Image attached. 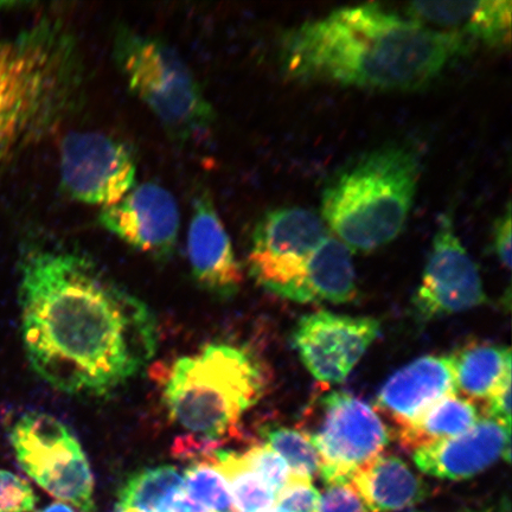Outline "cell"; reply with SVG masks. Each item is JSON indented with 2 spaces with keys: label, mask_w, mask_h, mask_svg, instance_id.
Listing matches in <instances>:
<instances>
[{
  "label": "cell",
  "mask_w": 512,
  "mask_h": 512,
  "mask_svg": "<svg viewBox=\"0 0 512 512\" xmlns=\"http://www.w3.org/2000/svg\"><path fill=\"white\" fill-rule=\"evenodd\" d=\"M19 299L30 366L61 392L106 395L156 354L158 325L150 307L74 249L31 252Z\"/></svg>",
  "instance_id": "cell-1"
},
{
  "label": "cell",
  "mask_w": 512,
  "mask_h": 512,
  "mask_svg": "<svg viewBox=\"0 0 512 512\" xmlns=\"http://www.w3.org/2000/svg\"><path fill=\"white\" fill-rule=\"evenodd\" d=\"M470 46L377 4L350 6L286 32L281 67L302 82L415 91Z\"/></svg>",
  "instance_id": "cell-2"
},
{
  "label": "cell",
  "mask_w": 512,
  "mask_h": 512,
  "mask_svg": "<svg viewBox=\"0 0 512 512\" xmlns=\"http://www.w3.org/2000/svg\"><path fill=\"white\" fill-rule=\"evenodd\" d=\"M83 92L78 40L57 19L0 43V147L53 130L78 110Z\"/></svg>",
  "instance_id": "cell-3"
},
{
  "label": "cell",
  "mask_w": 512,
  "mask_h": 512,
  "mask_svg": "<svg viewBox=\"0 0 512 512\" xmlns=\"http://www.w3.org/2000/svg\"><path fill=\"white\" fill-rule=\"evenodd\" d=\"M418 158L405 146H386L348 164L325 185L326 226L351 251L388 245L406 226L418 187Z\"/></svg>",
  "instance_id": "cell-4"
},
{
  "label": "cell",
  "mask_w": 512,
  "mask_h": 512,
  "mask_svg": "<svg viewBox=\"0 0 512 512\" xmlns=\"http://www.w3.org/2000/svg\"><path fill=\"white\" fill-rule=\"evenodd\" d=\"M265 389L264 373L248 352L211 344L172 364L163 396L171 418L189 437L213 441L233 430Z\"/></svg>",
  "instance_id": "cell-5"
},
{
  "label": "cell",
  "mask_w": 512,
  "mask_h": 512,
  "mask_svg": "<svg viewBox=\"0 0 512 512\" xmlns=\"http://www.w3.org/2000/svg\"><path fill=\"white\" fill-rule=\"evenodd\" d=\"M113 59L130 91L155 115L176 143H188L209 131L213 105L181 54L162 38L119 25Z\"/></svg>",
  "instance_id": "cell-6"
},
{
  "label": "cell",
  "mask_w": 512,
  "mask_h": 512,
  "mask_svg": "<svg viewBox=\"0 0 512 512\" xmlns=\"http://www.w3.org/2000/svg\"><path fill=\"white\" fill-rule=\"evenodd\" d=\"M306 434L320 458L326 485L350 482L358 467L379 456L390 432L375 408L345 392H331L309 408Z\"/></svg>",
  "instance_id": "cell-7"
},
{
  "label": "cell",
  "mask_w": 512,
  "mask_h": 512,
  "mask_svg": "<svg viewBox=\"0 0 512 512\" xmlns=\"http://www.w3.org/2000/svg\"><path fill=\"white\" fill-rule=\"evenodd\" d=\"M11 444L29 477L49 495L94 512V479L82 447L60 420L30 413L12 427Z\"/></svg>",
  "instance_id": "cell-8"
},
{
  "label": "cell",
  "mask_w": 512,
  "mask_h": 512,
  "mask_svg": "<svg viewBox=\"0 0 512 512\" xmlns=\"http://www.w3.org/2000/svg\"><path fill=\"white\" fill-rule=\"evenodd\" d=\"M330 235L326 223L309 209L268 211L252 235L249 273L265 290L294 302L307 262Z\"/></svg>",
  "instance_id": "cell-9"
},
{
  "label": "cell",
  "mask_w": 512,
  "mask_h": 512,
  "mask_svg": "<svg viewBox=\"0 0 512 512\" xmlns=\"http://www.w3.org/2000/svg\"><path fill=\"white\" fill-rule=\"evenodd\" d=\"M137 160L120 139L75 131L60 146L61 188L70 200L105 209L137 185Z\"/></svg>",
  "instance_id": "cell-10"
},
{
  "label": "cell",
  "mask_w": 512,
  "mask_h": 512,
  "mask_svg": "<svg viewBox=\"0 0 512 512\" xmlns=\"http://www.w3.org/2000/svg\"><path fill=\"white\" fill-rule=\"evenodd\" d=\"M486 302L476 262L454 230L452 217L443 215L434 235L421 285L413 299L422 322L457 315Z\"/></svg>",
  "instance_id": "cell-11"
},
{
  "label": "cell",
  "mask_w": 512,
  "mask_h": 512,
  "mask_svg": "<svg viewBox=\"0 0 512 512\" xmlns=\"http://www.w3.org/2000/svg\"><path fill=\"white\" fill-rule=\"evenodd\" d=\"M375 318L311 313L299 320L293 345L305 368L323 384L343 382L380 335Z\"/></svg>",
  "instance_id": "cell-12"
},
{
  "label": "cell",
  "mask_w": 512,
  "mask_h": 512,
  "mask_svg": "<svg viewBox=\"0 0 512 512\" xmlns=\"http://www.w3.org/2000/svg\"><path fill=\"white\" fill-rule=\"evenodd\" d=\"M99 223L140 253L165 260L176 251L181 211L168 189L147 182L137 184L113 206L101 209Z\"/></svg>",
  "instance_id": "cell-13"
},
{
  "label": "cell",
  "mask_w": 512,
  "mask_h": 512,
  "mask_svg": "<svg viewBox=\"0 0 512 512\" xmlns=\"http://www.w3.org/2000/svg\"><path fill=\"white\" fill-rule=\"evenodd\" d=\"M187 247L192 277L203 290L223 299L239 292L241 266L207 189L198 190L192 200Z\"/></svg>",
  "instance_id": "cell-14"
},
{
  "label": "cell",
  "mask_w": 512,
  "mask_h": 512,
  "mask_svg": "<svg viewBox=\"0 0 512 512\" xmlns=\"http://www.w3.org/2000/svg\"><path fill=\"white\" fill-rule=\"evenodd\" d=\"M511 430L489 418L480 419L469 431L413 452L421 472L439 479L464 480L505 459L510 462Z\"/></svg>",
  "instance_id": "cell-15"
},
{
  "label": "cell",
  "mask_w": 512,
  "mask_h": 512,
  "mask_svg": "<svg viewBox=\"0 0 512 512\" xmlns=\"http://www.w3.org/2000/svg\"><path fill=\"white\" fill-rule=\"evenodd\" d=\"M456 393L450 356L428 355L396 371L376 396L375 411L396 431L406 427L445 396Z\"/></svg>",
  "instance_id": "cell-16"
},
{
  "label": "cell",
  "mask_w": 512,
  "mask_h": 512,
  "mask_svg": "<svg viewBox=\"0 0 512 512\" xmlns=\"http://www.w3.org/2000/svg\"><path fill=\"white\" fill-rule=\"evenodd\" d=\"M511 8L510 0L415 2L406 5V12L414 21L456 35L469 46L476 42L501 48L511 41Z\"/></svg>",
  "instance_id": "cell-17"
},
{
  "label": "cell",
  "mask_w": 512,
  "mask_h": 512,
  "mask_svg": "<svg viewBox=\"0 0 512 512\" xmlns=\"http://www.w3.org/2000/svg\"><path fill=\"white\" fill-rule=\"evenodd\" d=\"M350 483L370 512H398L424 501L428 490L405 460L379 454L352 473Z\"/></svg>",
  "instance_id": "cell-18"
},
{
  "label": "cell",
  "mask_w": 512,
  "mask_h": 512,
  "mask_svg": "<svg viewBox=\"0 0 512 512\" xmlns=\"http://www.w3.org/2000/svg\"><path fill=\"white\" fill-rule=\"evenodd\" d=\"M357 293L350 249L330 235L307 262L294 302L344 304L355 300Z\"/></svg>",
  "instance_id": "cell-19"
},
{
  "label": "cell",
  "mask_w": 512,
  "mask_h": 512,
  "mask_svg": "<svg viewBox=\"0 0 512 512\" xmlns=\"http://www.w3.org/2000/svg\"><path fill=\"white\" fill-rule=\"evenodd\" d=\"M456 393L476 402L485 401L511 374V351L494 343H470L448 355Z\"/></svg>",
  "instance_id": "cell-20"
},
{
  "label": "cell",
  "mask_w": 512,
  "mask_h": 512,
  "mask_svg": "<svg viewBox=\"0 0 512 512\" xmlns=\"http://www.w3.org/2000/svg\"><path fill=\"white\" fill-rule=\"evenodd\" d=\"M482 419L476 402L457 393L445 396L427 408L412 424L396 431L400 444L407 451H416L470 430Z\"/></svg>",
  "instance_id": "cell-21"
},
{
  "label": "cell",
  "mask_w": 512,
  "mask_h": 512,
  "mask_svg": "<svg viewBox=\"0 0 512 512\" xmlns=\"http://www.w3.org/2000/svg\"><path fill=\"white\" fill-rule=\"evenodd\" d=\"M185 497L184 478L175 467L142 470L127 480L119 508L137 512H177Z\"/></svg>",
  "instance_id": "cell-22"
},
{
  "label": "cell",
  "mask_w": 512,
  "mask_h": 512,
  "mask_svg": "<svg viewBox=\"0 0 512 512\" xmlns=\"http://www.w3.org/2000/svg\"><path fill=\"white\" fill-rule=\"evenodd\" d=\"M206 460L226 479L236 509L241 512H261L274 507V492L247 465L242 454L215 452Z\"/></svg>",
  "instance_id": "cell-23"
},
{
  "label": "cell",
  "mask_w": 512,
  "mask_h": 512,
  "mask_svg": "<svg viewBox=\"0 0 512 512\" xmlns=\"http://www.w3.org/2000/svg\"><path fill=\"white\" fill-rule=\"evenodd\" d=\"M183 478L185 496L198 507L207 512H239L226 479L208 460L192 465Z\"/></svg>",
  "instance_id": "cell-24"
},
{
  "label": "cell",
  "mask_w": 512,
  "mask_h": 512,
  "mask_svg": "<svg viewBox=\"0 0 512 512\" xmlns=\"http://www.w3.org/2000/svg\"><path fill=\"white\" fill-rule=\"evenodd\" d=\"M261 435L266 445L285 460L293 475L312 479L319 473V454L304 432L283 426H267Z\"/></svg>",
  "instance_id": "cell-25"
},
{
  "label": "cell",
  "mask_w": 512,
  "mask_h": 512,
  "mask_svg": "<svg viewBox=\"0 0 512 512\" xmlns=\"http://www.w3.org/2000/svg\"><path fill=\"white\" fill-rule=\"evenodd\" d=\"M251 469L268 485L275 497L284 488L292 472L285 460L275 453L271 447L255 445L242 454Z\"/></svg>",
  "instance_id": "cell-26"
},
{
  "label": "cell",
  "mask_w": 512,
  "mask_h": 512,
  "mask_svg": "<svg viewBox=\"0 0 512 512\" xmlns=\"http://www.w3.org/2000/svg\"><path fill=\"white\" fill-rule=\"evenodd\" d=\"M320 494L312 479L291 475L275 497V505L288 512H318Z\"/></svg>",
  "instance_id": "cell-27"
},
{
  "label": "cell",
  "mask_w": 512,
  "mask_h": 512,
  "mask_svg": "<svg viewBox=\"0 0 512 512\" xmlns=\"http://www.w3.org/2000/svg\"><path fill=\"white\" fill-rule=\"evenodd\" d=\"M35 504L34 490L27 480L0 470V512H31Z\"/></svg>",
  "instance_id": "cell-28"
},
{
  "label": "cell",
  "mask_w": 512,
  "mask_h": 512,
  "mask_svg": "<svg viewBox=\"0 0 512 512\" xmlns=\"http://www.w3.org/2000/svg\"><path fill=\"white\" fill-rule=\"evenodd\" d=\"M318 512H370L350 482L328 484L320 495Z\"/></svg>",
  "instance_id": "cell-29"
},
{
  "label": "cell",
  "mask_w": 512,
  "mask_h": 512,
  "mask_svg": "<svg viewBox=\"0 0 512 512\" xmlns=\"http://www.w3.org/2000/svg\"><path fill=\"white\" fill-rule=\"evenodd\" d=\"M486 418L511 430V374H509L485 402Z\"/></svg>",
  "instance_id": "cell-30"
},
{
  "label": "cell",
  "mask_w": 512,
  "mask_h": 512,
  "mask_svg": "<svg viewBox=\"0 0 512 512\" xmlns=\"http://www.w3.org/2000/svg\"><path fill=\"white\" fill-rule=\"evenodd\" d=\"M494 247L501 264L510 270L511 268V208L508 204L507 211L499 217L495 224Z\"/></svg>",
  "instance_id": "cell-31"
},
{
  "label": "cell",
  "mask_w": 512,
  "mask_h": 512,
  "mask_svg": "<svg viewBox=\"0 0 512 512\" xmlns=\"http://www.w3.org/2000/svg\"><path fill=\"white\" fill-rule=\"evenodd\" d=\"M41 512H76L72 507L63 503H54L44 508Z\"/></svg>",
  "instance_id": "cell-32"
},
{
  "label": "cell",
  "mask_w": 512,
  "mask_h": 512,
  "mask_svg": "<svg viewBox=\"0 0 512 512\" xmlns=\"http://www.w3.org/2000/svg\"><path fill=\"white\" fill-rule=\"evenodd\" d=\"M261 512H288V511L277 507V505H274V507L267 509L265 511H261Z\"/></svg>",
  "instance_id": "cell-33"
},
{
  "label": "cell",
  "mask_w": 512,
  "mask_h": 512,
  "mask_svg": "<svg viewBox=\"0 0 512 512\" xmlns=\"http://www.w3.org/2000/svg\"><path fill=\"white\" fill-rule=\"evenodd\" d=\"M18 5L17 3H0V10H2L5 6V8H11V6Z\"/></svg>",
  "instance_id": "cell-34"
},
{
  "label": "cell",
  "mask_w": 512,
  "mask_h": 512,
  "mask_svg": "<svg viewBox=\"0 0 512 512\" xmlns=\"http://www.w3.org/2000/svg\"><path fill=\"white\" fill-rule=\"evenodd\" d=\"M463 512H495V510H471V511H463Z\"/></svg>",
  "instance_id": "cell-35"
},
{
  "label": "cell",
  "mask_w": 512,
  "mask_h": 512,
  "mask_svg": "<svg viewBox=\"0 0 512 512\" xmlns=\"http://www.w3.org/2000/svg\"><path fill=\"white\" fill-rule=\"evenodd\" d=\"M117 512H137V511H134V510H131V509L118 508Z\"/></svg>",
  "instance_id": "cell-36"
},
{
  "label": "cell",
  "mask_w": 512,
  "mask_h": 512,
  "mask_svg": "<svg viewBox=\"0 0 512 512\" xmlns=\"http://www.w3.org/2000/svg\"><path fill=\"white\" fill-rule=\"evenodd\" d=\"M239 512H241V511H239Z\"/></svg>",
  "instance_id": "cell-37"
}]
</instances>
